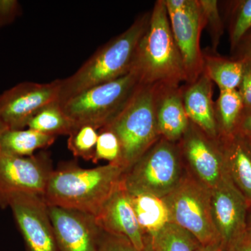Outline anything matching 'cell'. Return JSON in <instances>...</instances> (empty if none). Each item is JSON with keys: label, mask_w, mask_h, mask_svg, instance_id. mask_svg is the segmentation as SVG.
Returning <instances> with one entry per match:
<instances>
[{"label": "cell", "mask_w": 251, "mask_h": 251, "mask_svg": "<svg viewBox=\"0 0 251 251\" xmlns=\"http://www.w3.org/2000/svg\"><path fill=\"white\" fill-rule=\"evenodd\" d=\"M238 58L251 62V33L248 34L237 48Z\"/></svg>", "instance_id": "cell-34"}, {"label": "cell", "mask_w": 251, "mask_h": 251, "mask_svg": "<svg viewBox=\"0 0 251 251\" xmlns=\"http://www.w3.org/2000/svg\"><path fill=\"white\" fill-rule=\"evenodd\" d=\"M177 143L161 138L123 175L129 193L163 198L176 187L186 173Z\"/></svg>", "instance_id": "cell-5"}, {"label": "cell", "mask_w": 251, "mask_h": 251, "mask_svg": "<svg viewBox=\"0 0 251 251\" xmlns=\"http://www.w3.org/2000/svg\"><path fill=\"white\" fill-rule=\"evenodd\" d=\"M99 251H138L129 241L121 236L107 233L101 229Z\"/></svg>", "instance_id": "cell-29"}, {"label": "cell", "mask_w": 251, "mask_h": 251, "mask_svg": "<svg viewBox=\"0 0 251 251\" xmlns=\"http://www.w3.org/2000/svg\"><path fill=\"white\" fill-rule=\"evenodd\" d=\"M6 130H8V128H6V126L4 125V124L1 122V120H0V154H1V138L2 135L4 134L5 131Z\"/></svg>", "instance_id": "cell-37"}, {"label": "cell", "mask_w": 251, "mask_h": 251, "mask_svg": "<svg viewBox=\"0 0 251 251\" xmlns=\"http://www.w3.org/2000/svg\"><path fill=\"white\" fill-rule=\"evenodd\" d=\"M245 138L247 140V141L249 142V143L250 144V145L251 146V137H247V138Z\"/></svg>", "instance_id": "cell-39"}, {"label": "cell", "mask_w": 251, "mask_h": 251, "mask_svg": "<svg viewBox=\"0 0 251 251\" xmlns=\"http://www.w3.org/2000/svg\"><path fill=\"white\" fill-rule=\"evenodd\" d=\"M49 211L59 251H99L101 229L94 216L54 206Z\"/></svg>", "instance_id": "cell-14"}, {"label": "cell", "mask_w": 251, "mask_h": 251, "mask_svg": "<svg viewBox=\"0 0 251 251\" xmlns=\"http://www.w3.org/2000/svg\"><path fill=\"white\" fill-rule=\"evenodd\" d=\"M229 23V39L232 50L237 49L241 41L251 29V0L234 1Z\"/></svg>", "instance_id": "cell-26"}, {"label": "cell", "mask_w": 251, "mask_h": 251, "mask_svg": "<svg viewBox=\"0 0 251 251\" xmlns=\"http://www.w3.org/2000/svg\"><path fill=\"white\" fill-rule=\"evenodd\" d=\"M135 216L146 237H151L170 221L169 213L162 198L146 193H129Z\"/></svg>", "instance_id": "cell-19"}, {"label": "cell", "mask_w": 251, "mask_h": 251, "mask_svg": "<svg viewBox=\"0 0 251 251\" xmlns=\"http://www.w3.org/2000/svg\"><path fill=\"white\" fill-rule=\"evenodd\" d=\"M184 86L158 87L156 119L161 138L179 143L190 125L183 100Z\"/></svg>", "instance_id": "cell-17"}, {"label": "cell", "mask_w": 251, "mask_h": 251, "mask_svg": "<svg viewBox=\"0 0 251 251\" xmlns=\"http://www.w3.org/2000/svg\"><path fill=\"white\" fill-rule=\"evenodd\" d=\"M183 100L190 122L213 139L221 140L213 100V82L205 73L184 86Z\"/></svg>", "instance_id": "cell-16"}, {"label": "cell", "mask_w": 251, "mask_h": 251, "mask_svg": "<svg viewBox=\"0 0 251 251\" xmlns=\"http://www.w3.org/2000/svg\"><path fill=\"white\" fill-rule=\"evenodd\" d=\"M244 106L238 90H220L215 103V112L221 139L235 135Z\"/></svg>", "instance_id": "cell-22"}, {"label": "cell", "mask_w": 251, "mask_h": 251, "mask_svg": "<svg viewBox=\"0 0 251 251\" xmlns=\"http://www.w3.org/2000/svg\"><path fill=\"white\" fill-rule=\"evenodd\" d=\"M151 251V247H150V243L148 242V239L145 237V248L143 251Z\"/></svg>", "instance_id": "cell-38"}, {"label": "cell", "mask_w": 251, "mask_h": 251, "mask_svg": "<svg viewBox=\"0 0 251 251\" xmlns=\"http://www.w3.org/2000/svg\"><path fill=\"white\" fill-rule=\"evenodd\" d=\"M150 18V13L139 16L126 30L97 50L76 72L62 79L59 103L94 86L129 74Z\"/></svg>", "instance_id": "cell-3"}, {"label": "cell", "mask_w": 251, "mask_h": 251, "mask_svg": "<svg viewBox=\"0 0 251 251\" xmlns=\"http://www.w3.org/2000/svg\"><path fill=\"white\" fill-rule=\"evenodd\" d=\"M61 79L49 83L23 82L0 95V120L9 130L24 129L36 114L59 102Z\"/></svg>", "instance_id": "cell-10"}, {"label": "cell", "mask_w": 251, "mask_h": 251, "mask_svg": "<svg viewBox=\"0 0 251 251\" xmlns=\"http://www.w3.org/2000/svg\"><path fill=\"white\" fill-rule=\"evenodd\" d=\"M203 72L218 85L220 90H238L244 73V60L226 59L210 54H203Z\"/></svg>", "instance_id": "cell-21"}, {"label": "cell", "mask_w": 251, "mask_h": 251, "mask_svg": "<svg viewBox=\"0 0 251 251\" xmlns=\"http://www.w3.org/2000/svg\"><path fill=\"white\" fill-rule=\"evenodd\" d=\"M95 219L104 232L126 238L138 251L145 249V236L138 224L123 180L104 203Z\"/></svg>", "instance_id": "cell-15"}, {"label": "cell", "mask_w": 251, "mask_h": 251, "mask_svg": "<svg viewBox=\"0 0 251 251\" xmlns=\"http://www.w3.org/2000/svg\"><path fill=\"white\" fill-rule=\"evenodd\" d=\"M158 87L140 85L123 109L100 130L116 135L120 145L118 165L125 171L161 138L156 119Z\"/></svg>", "instance_id": "cell-4"}, {"label": "cell", "mask_w": 251, "mask_h": 251, "mask_svg": "<svg viewBox=\"0 0 251 251\" xmlns=\"http://www.w3.org/2000/svg\"><path fill=\"white\" fill-rule=\"evenodd\" d=\"M238 91L242 97L244 110H251V62L249 61H244L242 82Z\"/></svg>", "instance_id": "cell-31"}, {"label": "cell", "mask_w": 251, "mask_h": 251, "mask_svg": "<svg viewBox=\"0 0 251 251\" xmlns=\"http://www.w3.org/2000/svg\"><path fill=\"white\" fill-rule=\"evenodd\" d=\"M9 207L24 239L26 251H59L49 206L42 197L15 195L9 200Z\"/></svg>", "instance_id": "cell-12"}, {"label": "cell", "mask_w": 251, "mask_h": 251, "mask_svg": "<svg viewBox=\"0 0 251 251\" xmlns=\"http://www.w3.org/2000/svg\"><path fill=\"white\" fill-rule=\"evenodd\" d=\"M98 136L97 128L91 126H82L69 135L68 149L76 158L92 161Z\"/></svg>", "instance_id": "cell-25"}, {"label": "cell", "mask_w": 251, "mask_h": 251, "mask_svg": "<svg viewBox=\"0 0 251 251\" xmlns=\"http://www.w3.org/2000/svg\"><path fill=\"white\" fill-rule=\"evenodd\" d=\"M177 144L186 171L212 190L226 173L221 140L213 139L190 122Z\"/></svg>", "instance_id": "cell-11"}, {"label": "cell", "mask_w": 251, "mask_h": 251, "mask_svg": "<svg viewBox=\"0 0 251 251\" xmlns=\"http://www.w3.org/2000/svg\"><path fill=\"white\" fill-rule=\"evenodd\" d=\"M21 12V5L16 0H0V28L14 22Z\"/></svg>", "instance_id": "cell-30"}, {"label": "cell", "mask_w": 251, "mask_h": 251, "mask_svg": "<svg viewBox=\"0 0 251 251\" xmlns=\"http://www.w3.org/2000/svg\"><path fill=\"white\" fill-rule=\"evenodd\" d=\"M27 127L56 137L69 135L76 129L75 124L64 112L59 102L50 104L38 112L29 121Z\"/></svg>", "instance_id": "cell-23"}, {"label": "cell", "mask_w": 251, "mask_h": 251, "mask_svg": "<svg viewBox=\"0 0 251 251\" xmlns=\"http://www.w3.org/2000/svg\"><path fill=\"white\" fill-rule=\"evenodd\" d=\"M120 157V145L116 135L107 130H100L95 148L94 163L105 160L108 163L118 165Z\"/></svg>", "instance_id": "cell-27"}, {"label": "cell", "mask_w": 251, "mask_h": 251, "mask_svg": "<svg viewBox=\"0 0 251 251\" xmlns=\"http://www.w3.org/2000/svg\"><path fill=\"white\" fill-rule=\"evenodd\" d=\"M235 135L251 137V110H244L238 123Z\"/></svg>", "instance_id": "cell-33"}, {"label": "cell", "mask_w": 251, "mask_h": 251, "mask_svg": "<svg viewBox=\"0 0 251 251\" xmlns=\"http://www.w3.org/2000/svg\"><path fill=\"white\" fill-rule=\"evenodd\" d=\"M139 85L136 75L130 72L116 80L91 87L61 105L76 128L91 126L100 130L121 111Z\"/></svg>", "instance_id": "cell-6"}, {"label": "cell", "mask_w": 251, "mask_h": 251, "mask_svg": "<svg viewBox=\"0 0 251 251\" xmlns=\"http://www.w3.org/2000/svg\"><path fill=\"white\" fill-rule=\"evenodd\" d=\"M162 200L171 223L186 229L201 245L221 242L211 213V190L187 171L176 187Z\"/></svg>", "instance_id": "cell-7"}, {"label": "cell", "mask_w": 251, "mask_h": 251, "mask_svg": "<svg viewBox=\"0 0 251 251\" xmlns=\"http://www.w3.org/2000/svg\"><path fill=\"white\" fill-rule=\"evenodd\" d=\"M222 141L227 174L251 205V146L247 140L235 135Z\"/></svg>", "instance_id": "cell-18"}, {"label": "cell", "mask_w": 251, "mask_h": 251, "mask_svg": "<svg viewBox=\"0 0 251 251\" xmlns=\"http://www.w3.org/2000/svg\"><path fill=\"white\" fill-rule=\"evenodd\" d=\"M146 237L151 251H196L201 245L194 236L173 223L153 237Z\"/></svg>", "instance_id": "cell-24"}, {"label": "cell", "mask_w": 251, "mask_h": 251, "mask_svg": "<svg viewBox=\"0 0 251 251\" xmlns=\"http://www.w3.org/2000/svg\"><path fill=\"white\" fill-rule=\"evenodd\" d=\"M224 249L225 251H251V236L247 230L229 242Z\"/></svg>", "instance_id": "cell-32"}, {"label": "cell", "mask_w": 251, "mask_h": 251, "mask_svg": "<svg viewBox=\"0 0 251 251\" xmlns=\"http://www.w3.org/2000/svg\"><path fill=\"white\" fill-rule=\"evenodd\" d=\"M196 251H225L222 243L209 244V245H201Z\"/></svg>", "instance_id": "cell-35"}, {"label": "cell", "mask_w": 251, "mask_h": 251, "mask_svg": "<svg viewBox=\"0 0 251 251\" xmlns=\"http://www.w3.org/2000/svg\"><path fill=\"white\" fill-rule=\"evenodd\" d=\"M50 155L41 151L31 156L0 154V208L9 207V200L17 194L44 196L53 172Z\"/></svg>", "instance_id": "cell-9"}, {"label": "cell", "mask_w": 251, "mask_h": 251, "mask_svg": "<svg viewBox=\"0 0 251 251\" xmlns=\"http://www.w3.org/2000/svg\"><path fill=\"white\" fill-rule=\"evenodd\" d=\"M204 15L205 27L209 28L213 43V49H216L220 39L224 34V24L220 16L218 1L216 0H199Z\"/></svg>", "instance_id": "cell-28"}, {"label": "cell", "mask_w": 251, "mask_h": 251, "mask_svg": "<svg viewBox=\"0 0 251 251\" xmlns=\"http://www.w3.org/2000/svg\"><path fill=\"white\" fill-rule=\"evenodd\" d=\"M247 230L251 236V206L250 209H249V213H248Z\"/></svg>", "instance_id": "cell-36"}, {"label": "cell", "mask_w": 251, "mask_h": 251, "mask_svg": "<svg viewBox=\"0 0 251 251\" xmlns=\"http://www.w3.org/2000/svg\"><path fill=\"white\" fill-rule=\"evenodd\" d=\"M57 137L34 129L6 130L1 138V153L16 156H31L36 150L52 145Z\"/></svg>", "instance_id": "cell-20"}, {"label": "cell", "mask_w": 251, "mask_h": 251, "mask_svg": "<svg viewBox=\"0 0 251 251\" xmlns=\"http://www.w3.org/2000/svg\"><path fill=\"white\" fill-rule=\"evenodd\" d=\"M125 172L113 163L85 169L76 161L64 162L50 176L43 199L48 206L74 209L96 217Z\"/></svg>", "instance_id": "cell-1"}, {"label": "cell", "mask_w": 251, "mask_h": 251, "mask_svg": "<svg viewBox=\"0 0 251 251\" xmlns=\"http://www.w3.org/2000/svg\"><path fill=\"white\" fill-rule=\"evenodd\" d=\"M172 32L182 57L187 83L194 82L204 69L201 36L205 27L199 0H164Z\"/></svg>", "instance_id": "cell-8"}, {"label": "cell", "mask_w": 251, "mask_h": 251, "mask_svg": "<svg viewBox=\"0 0 251 251\" xmlns=\"http://www.w3.org/2000/svg\"><path fill=\"white\" fill-rule=\"evenodd\" d=\"M140 85L156 87L187 83L182 57L172 32L164 0L155 3L150 22L137 49L131 72Z\"/></svg>", "instance_id": "cell-2"}, {"label": "cell", "mask_w": 251, "mask_h": 251, "mask_svg": "<svg viewBox=\"0 0 251 251\" xmlns=\"http://www.w3.org/2000/svg\"><path fill=\"white\" fill-rule=\"evenodd\" d=\"M211 204L214 226L223 246L226 247L247 231L251 204L226 171L219 184L211 190Z\"/></svg>", "instance_id": "cell-13"}]
</instances>
